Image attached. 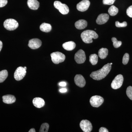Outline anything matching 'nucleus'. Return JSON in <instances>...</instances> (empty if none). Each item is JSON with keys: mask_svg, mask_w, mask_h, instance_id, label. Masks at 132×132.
I'll use <instances>...</instances> for the list:
<instances>
[{"mask_svg": "<svg viewBox=\"0 0 132 132\" xmlns=\"http://www.w3.org/2000/svg\"><path fill=\"white\" fill-rule=\"evenodd\" d=\"M111 69V65L110 63H108L100 70L92 72L90 76L95 80H101L106 76Z\"/></svg>", "mask_w": 132, "mask_h": 132, "instance_id": "nucleus-1", "label": "nucleus"}, {"mask_svg": "<svg viewBox=\"0 0 132 132\" xmlns=\"http://www.w3.org/2000/svg\"><path fill=\"white\" fill-rule=\"evenodd\" d=\"M81 37L83 42L86 43H90L93 42L92 39H97L98 37V36L94 31L87 30L83 31L81 33Z\"/></svg>", "mask_w": 132, "mask_h": 132, "instance_id": "nucleus-2", "label": "nucleus"}, {"mask_svg": "<svg viewBox=\"0 0 132 132\" xmlns=\"http://www.w3.org/2000/svg\"><path fill=\"white\" fill-rule=\"evenodd\" d=\"M3 26L9 31H13L19 27V23L14 19H8L4 21Z\"/></svg>", "mask_w": 132, "mask_h": 132, "instance_id": "nucleus-3", "label": "nucleus"}, {"mask_svg": "<svg viewBox=\"0 0 132 132\" xmlns=\"http://www.w3.org/2000/svg\"><path fill=\"white\" fill-rule=\"evenodd\" d=\"M50 55L52 62L55 64H58L63 62L65 59V55L60 52H54Z\"/></svg>", "mask_w": 132, "mask_h": 132, "instance_id": "nucleus-4", "label": "nucleus"}, {"mask_svg": "<svg viewBox=\"0 0 132 132\" xmlns=\"http://www.w3.org/2000/svg\"><path fill=\"white\" fill-rule=\"evenodd\" d=\"M54 7L59 10L62 14L65 15L68 13L69 8L67 5L63 4L59 1H55L54 3Z\"/></svg>", "mask_w": 132, "mask_h": 132, "instance_id": "nucleus-5", "label": "nucleus"}, {"mask_svg": "<svg viewBox=\"0 0 132 132\" xmlns=\"http://www.w3.org/2000/svg\"><path fill=\"white\" fill-rule=\"evenodd\" d=\"M123 80L124 78L122 75L120 74L117 75L111 83V87L114 90L119 89L123 85Z\"/></svg>", "mask_w": 132, "mask_h": 132, "instance_id": "nucleus-6", "label": "nucleus"}, {"mask_svg": "<svg viewBox=\"0 0 132 132\" xmlns=\"http://www.w3.org/2000/svg\"><path fill=\"white\" fill-rule=\"evenodd\" d=\"M104 98L98 95H95L91 97L90 99V103L94 107L98 108L103 104Z\"/></svg>", "mask_w": 132, "mask_h": 132, "instance_id": "nucleus-7", "label": "nucleus"}, {"mask_svg": "<svg viewBox=\"0 0 132 132\" xmlns=\"http://www.w3.org/2000/svg\"><path fill=\"white\" fill-rule=\"evenodd\" d=\"M27 71L22 67L17 68L14 73V78L17 81H20L22 80L26 76Z\"/></svg>", "mask_w": 132, "mask_h": 132, "instance_id": "nucleus-8", "label": "nucleus"}, {"mask_svg": "<svg viewBox=\"0 0 132 132\" xmlns=\"http://www.w3.org/2000/svg\"><path fill=\"white\" fill-rule=\"evenodd\" d=\"M75 60L78 64L84 63L86 60V56L85 52L82 50H79L75 54Z\"/></svg>", "mask_w": 132, "mask_h": 132, "instance_id": "nucleus-9", "label": "nucleus"}, {"mask_svg": "<svg viewBox=\"0 0 132 132\" xmlns=\"http://www.w3.org/2000/svg\"><path fill=\"white\" fill-rule=\"evenodd\" d=\"M80 126L81 130L85 132H90L93 129V126L89 121L83 120L81 121Z\"/></svg>", "mask_w": 132, "mask_h": 132, "instance_id": "nucleus-10", "label": "nucleus"}, {"mask_svg": "<svg viewBox=\"0 0 132 132\" xmlns=\"http://www.w3.org/2000/svg\"><path fill=\"white\" fill-rule=\"evenodd\" d=\"M90 4V1L88 0H82L77 4L76 8L79 11L85 12L88 9Z\"/></svg>", "mask_w": 132, "mask_h": 132, "instance_id": "nucleus-11", "label": "nucleus"}, {"mask_svg": "<svg viewBox=\"0 0 132 132\" xmlns=\"http://www.w3.org/2000/svg\"><path fill=\"white\" fill-rule=\"evenodd\" d=\"M42 44V43L40 40L35 38L31 39L29 41L28 46L31 49H36L40 47Z\"/></svg>", "mask_w": 132, "mask_h": 132, "instance_id": "nucleus-12", "label": "nucleus"}, {"mask_svg": "<svg viewBox=\"0 0 132 132\" xmlns=\"http://www.w3.org/2000/svg\"><path fill=\"white\" fill-rule=\"evenodd\" d=\"M76 85L80 87H83L86 85L85 78L81 75H76L74 78Z\"/></svg>", "mask_w": 132, "mask_h": 132, "instance_id": "nucleus-13", "label": "nucleus"}, {"mask_svg": "<svg viewBox=\"0 0 132 132\" xmlns=\"http://www.w3.org/2000/svg\"><path fill=\"white\" fill-rule=\"evenodd\" d=\"M109 19V15L107 14H101L99 15L96 20V22L99 25L106 23Z\"/></svg>", "mask_w": 132, "mask_h": 132, "instance_id": "nucleus-14", "label": "nucleus"}, {"mask_svg": "<svg viewBox=\"0 0 132 132\" xmlns=\"http://www.w3.org/2000/svg\"><path fill=\"white\" fill-rule=\"evenodd\" d=\"M33 104L35 106L38 108H41L45 105V102L43 99L39 97H36L33 100Z\"/></svg>", "mask_w": 132, "mask_h": 132, "instance_id": "nucleus-15", "label": "nucleus"}, {"mask_svg": "<svg viewBox=\"0 0 132 132\" xmlns=\"http://www.w3.org/2000/svg\"><path fill=\"white\" fill-rule=\"evenodd\" d=\"M3 101L7 104H12L15 102L16 98L14 95H7L3 96Z\"/></svg>", "mask_w": 132, "mask_h": 132, "instance_id": "nucleus-16", "label": "nucleus"}, {"mask_svg": "<svg viewBox=\"0 0 132 132\" xmlns=\"http://www.w3.org/2000/svg\"><path fill=\"white\" fill-rule=\"evenodd\" d=\"M27 5L30 9L36 10L39 7V2L37 0H28Z\"/></svg>", "mask_w": 132, "mask_h": 132, "instance_id": "nucleus-17", "label": "nucleus"}, {"mask_svg": "<svg viewBox=\"0 0 132 132\" xmlns=\"http://www.w3.org/2000/svg\"><path fill=\"white\" fill-rule=\"evenodd\" d=\"M87 26V22L84 20H80L76 21L75 23V26L78 29H84Z\"/></svg>", "mask_w": 132, "mask_h": 132, "instance_id": "nucleus-18", "label": "nucleus"}, {"mask_svg": "<svg viewBox=\"0 0 132 132\" xmlns=\"http://www.w3.org/2000/svg\"><path fill=\"white\" fill-rule=\"evenodd\" d=\"M75 43L73 41H69L65 43L62 45V47L64 49L67 51H72L76 47Z\"/></svg>", "mask_w": 132, "mask_h": 132, "instance_id": "nucleus-19", "label": "nucleus"}, {"mask_svg": "<svg viewBox=\"0 0 132 132\" xmlns=\"http://www.w3.org/2000/svg\"><path fill=\"white\" fill-rule=\"evenodd\" d=\"M40 29L41 31L45 32H48L52 30V27L50 24L43 23L40 25Z\"/></svg>", "mask_w": 132, "mask_h": 132, "instance_id": "nucleus-20", "label": "nucleus"}, {"mask_svg": "<svg viewBox=\"0 0 132 132\" xmlns=\"http://www.w3.org/2000/svg\"><path fill=\"white\" fill-rule=\"evenodd\" d=\"M108 53V50L107 48H101L98 51V56L101 59H105L107 56Z\"/></svg>", "mask_w": 132, "mask_h": 132, "instance_id": "nucleus-21", "label": "nucleus"}, {"mask_svg": "<svg viewBox=\"0 0 132 132\" xmlns=\"http://www.w3.org/2000/svg\"><path fill=\"white\" fill-rule=\"evenodd\" d=\"M108 12L109 14L111 16H115L118 13L119 10L118 8L114 5H112L109 9Z\"/></svg>", "mask_w": 132, "mask_h": 132, "instance_id": "nucleus-22", "label": "nucleus"}, {"mask_svg": "<svg viewBox=\"0 0 132 132\" xmlns=\"http://www.w3.org/2000/svg\"><path fill=\"white\" fill-rule=\"evenodd\" d=\"M8 73L6 70H3L0 72V83L3 82L7 78Z\"/></svg>", "mask_w": 132, "mask_h": 132, "instance_id": "nucleus-23", "label": "nucleus"}, {"mask_svg": "<svg viewBox=\"0 0 132 132\" xmlns=\"http://www.w3.org/2000/svg\"><path fill=\"white\" fill-rule=\"evenodd\" d=\"M89 61L92 65H95L98 61V56L96 54H91L89 57Z\"/></svg>", "mask_w": 132, "mask_h": 132, "instance_id": "nucleus-24", "label": "nucleus"}, {"mask_svg": "<svg viewBox=\"0 0 132 132\" xmlns=\"http://www.w3.org/2000/svg\"><path fill=\"white\" fill-rule=\"evenodd\" d=\"M49 125L47 123H44L42 125L40 129V132H47L49 129Z\"/></svg>", "mask_w": 132, "mask_h": 132, "instance_id": "nucleus-25", "label": "nucleus"}, {"mask_svg": "<svg viewBox=\"0 0 132 132\" xmlns=\"http://www.w3.org/2000/svg\"><path fill=\"white\" fill-rule=\"evenodd\" d=\"M112 40L113 43V46L116 48H118L121 46L122 42L120 41H118L117 39L114 37L112 38Z\"/></svg>", "mask_w": 132, "mask_h": 132, "instance_id": "nucleus-26", "label": "nucleus"}, {"mask_svg": "<svg viewBox=\"0 0 132 132\" xmlns=\"http://www.w3.org/2000/svg\"><path fill=\"white\" fill-rule=\"evenodd\" d=\"M126 94L128 97L132 100V87L129 86L128 87L126 90Z\"/></svg>", "mask_w": 132, "mask_h": 132, "instance_id": "nucleus-27", "label": "nucleus"}, {"mask_svg": "<svg viewBox=\"0 0 132 132\" xmlns=\"http://www.w3.org/2000/svg\"><path fill=\"white\" fill-rule=\"evenodd\" d=\"M129 60V55L128 53H126L124 55L123 58V64L124 65H126L128 63Z\"/></svg>", "mask_w": 132, "mask_h": 132, "instance_id": "nucleus-28", "label": "nucleus"}, {"mask_svg": "<svg viewBox=\"0 0 132 132\" xmlns=\"http://www.w3.org/2000/svg\"><path fill=\"white\" fill-rule=\"evenodd\" d=\"M116 26L117 27H125L127 26L126 22L124 21L122 23H120L119 21H117L115 22Z\"/></svg>", "mask_w": 132, "mask_h": 132, "instance_id": "nucleus-29", "label": "nucleus"}, {"mask_svg": "<svg viewBox=\"0 0 132 132\" xmlns=\"http://www.w3.org/2000/svg\"><path fill=\"white\" fill-rule=\"evenodd\" d=\"M116 0H103V3L104 5H112L115 2Z\"/></svg>", "mask_w": 132, "mask_h": 132, "instance_id": "nucleus-30", "label": "nucleus"}, {"mask_svg": "<svg viewBox=\"0 0 132 132\" xmlns=\"http://www.w3.org/2000/svg\"><path fill=\"white\" fill-rule=\"evenodd\" d=\"M127 14L129 17L132 18V5L128 7L127 10Z\"/></svg>", "mask_w": 132, "mask_h": 132, "instance_id": "nucleus-31", "label": "nucleus"}, {"mask_svg": "<svg viewBox=\"0 0 132 132\" xmlns=\"http://www.w3.org/2000/svg\"><path fill=\"white\" fill-rule=\"evenodd\" d=\"M7 0H0V7L5 6L7 3Z\"/></svg>", "mask_w": 132, "mask_h": 132, "instance_id": "nucleus-32", "label": "nucleus"}, {"mask_svg": "<svg viewBox=\"0 0 132 132\" xmlns=\"http://www.w3.org/2000/svg\"><path fill=\"white\" fill-rule=\"evenodd\" d=\"M99 132H108V130L106 128L102 127L99 129Z\"/></svg>", "mask_w": 132, "mask_h": 132, "instance_id": "nucleus-33", "label": "nucleus"}, {"mask_svg": "<svg viewBox=\"0 0 132 132\" xmlns=\"http://www.w3.org/2000/svg\"><path fill=\"white\" fill-rule=\"evenodd\" d=\"M59 85L60 86L65 87L67 85V83H66V82H64V81H62V82H60L59 83Z\"/></svg>", "mask_w": 132, "mask_h": 132, "instance_id": "nucleus-34", "label": "nucleus"}, {"mask_svg": "<svg viewBox=\"0 0 132 132\" xmlns=\"http://www.w3.org/2000/svg\"><path fill=\"white\" fill-rule=\"evenodd\" d=\"M59 91L61 93H66V92H67V90L65 88H62L60 89Z\"/></svg>", "mask_w": 132, "mask_h": 132, "instance_id": "nucleus-35", "label": "nucleus"}, {"mask_svg": "<svg viewBox=\"0 0 132 132\" xmlns=\"http://www.w3.org/2000/svg\"><path fill=\"white\" fill-rule=\"evenodd\" d=\"M3 47V43L0 40V52H1V50L2 49Z\"/></svg>", "mask_w": 132, "mask_h": 132, "instance_id": "nucleus-36", "label": "nucleus"}, {"mask_svg": "<svg viewBox=\"0 0 132 132\" xmlns=\"http://www.w3.org/2000/svg\"><path fill=\"white\" fill-rule=\"evenodd\" d=\"M36 131L35 129L34 128H31V129H30V130L29 131V132H35Z\"/></svg>", "mask_w": 132, "mask_h": 132, "instance_id": "nucleus-37", "label": "nucleus"}, {"mask_svg": "<svg viewBox=\"0 0 132 132\" xmlns=\"http://www.w3.org/2000/svg\"><path fill=\"white\" fill-rule=\"evenodd\" d=\"M24 68L25 69H26V70H27V67H24Z\"/></svg>", "mask_w": 132, "mask_h": 132, "instance_id": "nucleus-38", "label": "nucleus"}, {"mask_svg": "<svg viewBox=\"0 0 132 132\" xmlns=\"http://www.w3.org/2000/svg\"><path fill=\"white\" fill-rule=\"evenodd\" d=\"M110 64H111V65H112V63H110Z\"/></svg>", "mask_w": 132, "mask_h": 132, "instance_id": "nucleus-39", "label": "nucleus"}]
</instances>
